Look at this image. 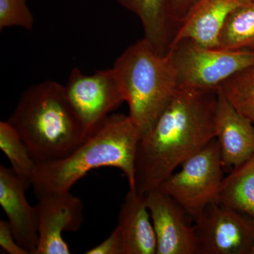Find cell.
Returning <instances> with one entry per match:
<instances>
[{"label":"cell","instance_id":"2","mask_svg":"<svg viewBox=\"0 0 254 254\" xmlns=\"http://www.w3.org/2000/svg\"><path fill=\"white\" fill-rule=\"evenodd\" d=\"M139 131L128 115H109L72 153L64 158L36 163L31 187L37 198L67 191L87 173L100 168L120 169L128 187L136 190L135 164Z\"/></svg>","mask_w":254,"mask_h":254},{"label":"cell","instance_id":"19","mask_svg":"<svg viewBox=\"0 0 254 254\" xmlns=\"http://www.w3.org/2000/svg\"><path fill=\"white\" fill-rule=\"evenodd\" d=\"M218 91L254 125V64L229 78Z\"/></svg>","mask_w":254,"mask_h":254},{"label":"cell","instance_id":"3","mask_svg":"<svg viewBox=\"0 0 254 254\" xmlns=\"http://www.w3.org/2000/svg\"><path fill=\"white\" fill-rule=\"evenodd\" d=\"M7 122L36 163L67 156L91 133L73 110L64 86L50 80L23 92Z\"/></svg>","mask_w":254,"mask_h":254},{"label":"cell","instance_id":"21","mask_svg":"<svg viewBox=\"0 0 254 254\" xmlns=\"http://www.w3.org/2000/svg\"><path fill=\"white\" fill-rule=\"evenodd\" d=\"M86 254H123V242L120 230L116 226L101 243L85 252Z\"/></svg>","mask_w":254,"mask_h":254},{"label":"cell","instance_id":"12","mask_svg":"<svg viewBox=\"0 0 254 254\" xmlns=\"http://www.w3.org/2000/svg\"><path fill=\"white\" fill-rule=\"evenodd\" d=\"M215 138L224 169L232 170L254 155V125L218 91Z\"/></svg>","mask_w":254,"mask_h":254},{"label":"cell","instance_id":"10","mask_svg":"<svg viewBox=\"0 0 254 254\" xmlns=\"http://www.w3.org/2000/svg\"><path fill=\"white\" fill-rule=\"evenodd\" d=\"M144 195L156 235V254H197L194 228L187 212L158 189Z\"/></svg>","mask_w":254,"mask_h":254},{"label":"cell","instance_id":"20","mask_svg":"<svg viewBox=\"0 0 254 254\" xmlns=\"http://www.w3.org/2000/svg\"><path fill=\"white\" fill-rule=\"evenodd\" d=\"M28 0H0V29L18 26L31 30L34 17L27 5Z\"/></svg>","mask_w":254,"mask_h":254},{"label":"cell","instance_id":"4","mask_svg":"<svg viewBox=\"0 0 254 254\" xmlns=\"http://www.w3.org/2000/svg\"><path fill=\"white\" fill-rule=\"evenodd\" d=\"M113 69L128 105V116L144 136L178 89L170 55L159 54L146 40L128 46Z\"/></svg>","mask_w":254,"mask_h":254},{"label":"cell","instance_id":"11","mask_svg":"<svg viewBox=\"0 0 254 254\" xmlns=\"http://www.w3.org/2000/svg\"><path fill=\"white\" fill-rule=\"evenodd\" d=\"M252 1L196 0L179 21L170 48L182 40H190L206 48H218L219 37L230 15Z\"/></svg>","mask_w":254,"mask_h":254},{"label":"cell","instance_id":"1","mask_svg":"<svg viewBox=\"0 0 254 254\" xmlns=\"http://www.w3.org/2000/svg\"><path fill=\"white\" fill-rule=\"evenodd\" d=\"M218 91L178 88L137 148L136 190H157L187 160L216 136Z\"/></svg>","mask_w":254,"mask_h":254},{"label":"cell","instance_id":"7","mask_svg":"<svg viewBox=\"0 0 254 254\" xmlns=\"http://www.w3.org/2000/svg\"><path fill=\"white\" fill-rule=\"evenodd\" d=\"M193 221L197 254H252L254 225L232 209L212 203Z\"/></svg>","mask_w":254,"mask_h":254},{"label":"cell","instance_id":"23","mask_svg":"<svg viewBox=\"0 0 254 254\" xmlns=\"http://www.w3.org/2000/svg\"><path fill=\"white\" fill-rule=\"evenodd\" d=\"M196 0H172L173 17L177 24Z\"/></svg>","mask_w":254,"mask_h":254},{"label":"cell","instance_id":"6","mask_svg":"<svg viewBox=\"0 0 254 254\" xmlns=\"http://www.w3.org/2000/svg\"><path fill=\"white\" fill-rule=\"evenodd\" d=\"M223 170L220 145L215 138L182 164L180 171L164 180L158 190L194 220L208 205L218 203Z\"/></svg>","mask_w":254,"mask_h":254},{"label":"cell","instance_id":"9","mask_svg":"<svg viewBox=\"0 0 254 254\" xmlns=\"http://www.w3.org/2000/svg\"><path fill=\"white\" fill-rule=\"evenodd\" d=\"M38 199L34 212L38 242L34 254H71L62 235L81 228L83 202L70 190L48 193Z\"/></svg>","mask_w":254,"mask_h":254},{"label":"cell","instance_id":"5","mask_svg":"<svg viewBox=\"0 0 254 254\" xmlns=\"http://www.w3.org/2000/svg\"><path fill=\"white\" fill-rule=\"evenodd\" d=\"M178 88L216 90L254 64V50L206 48L182 40L169 49Z\"/></svg>","mask_w":254,"mask_h":254},{"label":"cell","instance_id":"18","mask_svg":"<svg viewBox=\"0 0 254 254\" xmlns=\"http://www.w3.org/2000/svg\"><path fill=\"white\" fill-rule=\"evenodd\" d=\"M0 148L9 160L13 171L29 189L36 162L22 138L7 121L0 123Z\"/></svg>","mask_w":254,"mask_h":254},{"label":"cell","instance_id":"14","mask_svg":"<svg viewBox=\"0 0 254 254\" xmlns=\"http://www.w3.org/2000/svg\"><path fill=\"white\" fill-rule=\"evenodd\" d=\"M123 254H156V235L145 195L129 189L120 207L117 225Z\"/></svg>","mask_w":254,"mask_h":254},{"label":"cell","instance_id":"17","mask_svg":"<svg viewBox=\"0 0 254 254\" xmlns=\"http://www.w3.org/2000/svg\"><path fill=\"white\" fill-rule=\"evenodd\" d=\"M217 48L254 50V0L230 15L219 37Z\"/></svg>","mask_w":254,"mask_h":254},{"label":"cell","instance_id":"24","mask_svg":"<svg viewBox=\"0 0 254 254\" xmlns=\"http://www.w3.org/2000/svg\"><path fill=\"white\" fill-rule=\"evenodd\" d=\"M252 254H254V246L253 250H252Z\"/></svg>","mask_w":254,"mask_h":254},{"label":"cell","instance_id":"8","mask_svg":"<svg viewBox=\"0 0 254 254\" xmlns=\"http://www.w3.org/2000/svg\"><path fill=\"white\" fill-rule=\"evenodd\" d=\"M64 87L73 110L89 133L125 102L113 68L90 75L73 68Z\"/></svg>","mask_w":254,"mask_h":254},{"label":"cell","instance_id":"22","mask_svg":"<svg viewBox=\"0 0 254 254\" xmlns=\"http://www.w3.org/2000/svg\"><path fill=\"white\" fill-rule=\"evenodd\" d=\"M0 246L4 252L9 254H31L18 245L9 222L4 220L0 221Z\"/></svg>","mask_w":254,"mask_h":254},{"label":"cell","instance_id":"15","mask_svg":"<svg viewBox=\"0 0 254 254\" xmlns=\"http://www.w3.org/2000/svg\"><path fill=\"white\" fill-rule=\"evenodd\" d=\"M139 18L144 37L159 54H168L177 23L173 17L172 0H117Z\"/></svg>","mask_w":254,"mask_h":254},{"label":"cell","instance_id":"16","mask_svg":"<svg viewBox=\"0 0 254 254\" xmlns=\"http://www.w3.org/2000/svg\"><path fill=\"white\" fill-rule=\"evenodd\" d=\"M218 203L254 225V155L222 180Z\"/></svg>","mask_w":254,"mask_h":254},{"label":"cell","instance_id":"13","mask_svg":"<svg viewBox=\"0 0 254 254\" xmlns=\"http://www.w3.org/2000/svg\"><path fill=\"white\" fill-rule=\"evenodd\" d=\"M28 189L12 169L0 166V205L6 213L15 240L34 254L38 242L34 206L26 198Z\"/></svg>","mask_w":254,"mask_h":254}]
</instances>
